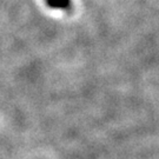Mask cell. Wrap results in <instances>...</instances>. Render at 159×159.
I'll return each mask as SVG.
<instances>
[{
	"instance_id": "cell-1",
	"label": "cell",
	"mask_w": 159,
	"mask_h": 159,
	"mask_svg": "<svg viewBox=\"0 0 159 159\" xmlns=\"http://www.w3.org/2000/svg\"><path fill=\"white\" fill-rule=\"evenodd\" d=\"M44 1L52 10H58V11H68L72 7V0H44Z\"/></svg>"
}]
</instances>
